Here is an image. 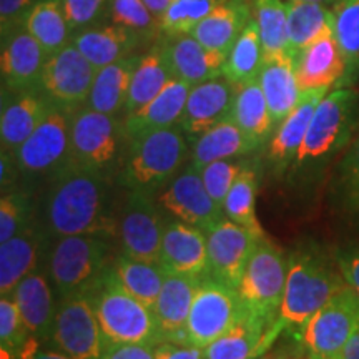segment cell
I'll use <instances>...</instances> for the list:
<instances>
[{
    "mask_svg": "<svg viewBox=\"0 0 359 359\" xmlns=\"http://www.w3.org/2000/svg\"><path fill=\"white\" fill-rule=\"evenodd\" d=\"M47 223L57 238L83 233L114 235L116 224L109 213L105 175L65 161L55 170L47 201Z\"/></svg>",
    "mask_w": 359,
    "mask_h": 359,
    "instance_id": "1",
    "label": "cell"
},
{
    "mask_svg": "<svg viewBox=\"0 0 359 359\" xmlns=\"http://www.w3.org/2000/svg\"><path fill=\"white\" fill-rule=\"evenodd\" d=\"M100 323L107 346L150 344L158 346L161 336L154 309L135 298L120 283L115 268L109 266L87 291Z\"/></svg>",
    "mask_w": 359,
    "mask_h": 359,
    "instance_id": "2",
    "label": "cell"
},
{
    "mask_svg": "<svg viewBox=\"0 0 359 359\" xmlns=\"http://www.w3.org/2000/svg\"><path fill=\"white\" fill-rule=\"evenodd\" d=\"M346 285L341 271L313 253H296L288 263V278L278 314L280 331L302 333L306 323Z\"/></svg>",
    "mask_w": 359,
    "mask_h": 359,
    "instance_id": "3",
    "label": "cell"
},
{
    "mask_svg": "<svg viewBox=\"0 0 359 359\" xmlns=\"http://www.w3.org/2000/svg\"><path fill=\"white\" fill-rule=\"evenodd\" d=\"M118 182L130 191L151 195L177 177L188 158V138L180 125L130 140Z\"/></svg>",
    "mask_w": 359,
    "mask_h": 359,
    "instance_id": "4",
    "label": "cell"
},
{
    "mask_svg": "<svg viewBox=\"0 0 359 359\" xmlns=\"http://www.w3.org/2000/svg\"><path fill=\"white\" fill-rule=\"evenodd\" d=\"M358 93L349 87L327 92L314 111L306 137L293 163L296 168H314L338 154L351 140L358 123Z\"/></svg>",
    "mask_w": 359,
    "mask_h": 359,
    "instance_id": "5",
    "label": "cell"
},
{
    "mask_svg": "<svg viewBox=\"0 0 359 359\" xmlns=\"http://www.w3.org/2000/svg\"><path fill=\"white\" fill-rule=\"evenodd\" d=\"M109 238L98 233L58 238L48 259V273L62 298L87 293L109 268Z\"/></svg>",
    "mask_w": 359,
    "mask_h": 359,
    "instance_id": "6",
    "label": "cell"
},
{
    "mask_svg": "<svg viewBox=\"0 0 359 359\" xmlns=\"http://www.w3.org/2000/svg\"><path fill=\"white\" fill-rule=\"evenodd\" d=\"M127 140L123 120L82 107L72 114L67 161L88 172L107 175L114 168Z\"/></svg>",
    "mask_w": 359,
    "mask_h": 359,
    "instance_id": "7",
    "label": "cell"
},
{
    "mask_svg": "<svg viewBox=\"0 0 359 359\" xmlns=\"http://www.w3.org/2000/svg\"><path fill=\"white\" fill-rule=\"evenodd\" d=\"M245 311L238 290L205 275L188 314L185 344L206 348L226 333Z\"/></svg>",
    "mask_w": 359,
    "mask_h": 359,
    "instance_id": "8",
    "label": "cell"
},
{
    "mask_svg": "<svg viewBox=\"0 0 359 359\" xmlns=\"http://www.w3.org/2000/svg\"><path fill=\"white\" fill-rule=\"evenodd\" d=\"M288 278V263L275 245L258 241L238 286V294L248 311L278 325V314Z\"/></svg>",
    "mask_w": 359,
    "mask_h": 359,
    "instance_id": "9",
    "label": "cell"
},
{
    "mask_svg": "<svg viewBox=\"0 0 359 359\" xmlns=\"http://www.w3.org/2000/svg\"><path fill=\"white\" fill-rule=\"evenodd\" d=\"M358 327L359 296L344 285L306 323L302 338L313 359H338Z\"/></svg>",
    "mask_w": 359,
    "mask_h": 359,
    "instance_id": "10",
    "label": "cell"
},
{
    "mask_svg": "<svg viewBox=\"0 0 359 359\" xmlns=\"http://www.w3.org/2000/svg\"><path fill=\"white\" fill-rule=\"evenodd\" d=\"M50 343L74 359H100L107 343L87 293L62 298L55 311Z\"/></svg>",
    "mask_w": 359,
    "mask_h": 359,
    "instance_id": "11",
    "label": "cell"
},
{
    "mask_svg": "<svg viewBox=\"0 0 359 359\" xmlns=\"http://www.w3.org/2000/svg\"><path fill=\"white\" fill-rule=\"evenodd\" d=\"M95 74V67L70 42L47 57L39 90L55 107L75 111L87 105Z\"/></svg>",
    "mask_w": 359,
    "mask_h": 359,
    "instance_id": "12",
    "label": "cell"
},
{
    "mask_svg": "<svg viewBox=\"0 0 359 359\" xmlns=\"http://www.w3.org/2000/svg\"><path fill=\"white\" fill-rule=\"evenodd\" d=\"M72 114L74 111L53 107L34 133L13 151L22 173L58 170L69 160Z\"/></svg>",
    "mask_w": 359,
    "mask_h": 359,
    "instance_id": "13",
    "label": "cell"
},
{
    "mask_svg": "<svg viewBox=\"0 0 359 359\" xmlns=\"http://www.w3.org/2000/svg\"><path fill=\"white\" fill-rule=\"evenodd\" d=\"M264 238V236H263ZM262 236L231 219H219L206 230L208 241V275L238 290L251 255Z\"/></svg>",
    "mask_w": 359,
    "mask_h": 359,
    "instance_id": "14",
    "label": "cell"
},
{
    "mask_svg": "<svg viewBox=\"0 0 359 359\" xmlns=\"http://www.w3.org/2000/svg\"><path fill=\"white\" fill-rule=\"evenodd\" d=\"M165 224L148 193L130 191L118 226L122 253L142 262L158 263Z\"/></svg>",
    "mask_w": 359,
    "mask_h": 359,
    "instance_id": "15",
    "label": "cell"
},
{
    "mask_svg": "<svg viewBox=\"0 0 359 359\" xmlns=\"http://www.w3.org/2000/svg\"><path fill=\"white\" fill-rule=\"evenodd\" d=\"M158 203L175 219L206 231L222 219L223 208L206 191L200 170L190 163L158 195Z\"/></svg>",
    "mask_w": 359,
    "mask_h": 359,
    "instance_id": "16",
    "label": "cell"
},
{
    "mask_svg": "<svg viewBox=\"0 0 359 359\" xmlns=\"http://www.w3.org/2000/svg\"><path fill=\"white\" fill-rule=\"evenodd\" d=\"M235 97L236 85L224 75L193 85L180 120L188 142L193 143L210 128L231 118Z\"/></svg>",
    "mask_w": 359,
    "mask_h": 359,
    "instance_id": "17",
    "label": "cell"
},
{
    "mask_svg": "<svg viewBox=\"0 0 359 359\" xmlns=\"http://www.w3.org/2000/svg\"><path fill=\"white\" fill-rule=\"evenodd\" d=\"M47 53L37 40L25 30L17 27L2 35L0 52V72L2 90L6 92H27L39 88Z\"/></svg>",
    "mask_w": 359,
    "mask_h": 359,
    "instance_id": "18",
    "label": "cell"
},
{
    "mask_svg": "<svg viewBox=\"0 0 359 359\" xmlns=\"http://www.w3.org/2000/svg\"><path fill=\"white\" fill-rule=\"evenodd\" d=\"M158 263L173 275L201 278L208 275L206 231L180 219L165 224Z\"/></svg>",
    "mask_w": 359,
    "mask_h": 359,
    "instance_id": "19",
    "label": "cell"
},
{
    "mask_svg": "<svg viewBox=\"0 0 359 359\" xmlns=\"http://www.w3.org/2000/svg\"><path fill=\"white\" fill-rule=\"evenodd\" d=\"M163 52L175 79L183 82L198 85L206 80L222 77L226 53L206 48L190 34L160 35Z\"/></svg>",
    "mask_w": 359,
    "mask_h": 359,
    "instance_id": "20",
    "label": "cell"
},
{
    "mask_svg": "<svg viewBox=\"0 0 359 359\" xmlns=\"http://www.w3.org/2000/svg\"><path fill=\"white\" fill-rule=\"evenodd\" d=\"M53 107L55 105L39 88L27 90V92L2 90V111H0L2 150L13 154L42 123Z\"/></svg>",
    "mask_w": 359,
    "mask_h": 359,
    "instance_id": "21",
    "label": "cell"
},
{
    "mask_svg": "<svg viewBox=\"0 0 359 359\" xmlns=\"http://www.w3.org/2000/svg\"><path fill=\"white\" fill-rule=\"evenodd\" d=\"M296 79L302 92L338 87L346 72V62L334 37V27L293 57Z\"/></svg>",
    "mask_w": 359,
    "mask_h": 359,
    "instance_id": "22",
    "label": "cell"
},
{
    "mask_svg": "<svg viewBox=\"0 0 359 359\" xmlns=\"http://www.w3.org/2000/svg\"><path fill=\"white\" fill-rule=\"evenodd\" d=\"M280 333L278 325L246 309L226 333L203 348L205 359H253L266 351Z\"/></svg>",
    "mask_w": 359,
    "mask_h": 359,
    "instance_id": "23",
    "label": "cell"
},
{
    "mask_svg": "<svg viewBox=\"0 0 359 359\" xmlns=\"http://www.w3.org/2000/svg\"><path fill=\"white\" fill-rule=\"evenodd\" d=\"M203 278V276H201ZM201 278L168 273L156 299L154 313L163 341L185 344L187 321Z\"/></svg>",
    "mask_w": 359,
    "mask_h": 359,
    "instance_id": "24",
    "label": "cell"
},
{
    "mask_svg": "<svg viewBox=\"0 0 359 359\" xmlns=\"http://www.w3.org/2000/svg\"><path fill=\"white\" fill-rule=\"evenodd\" d=\"M190 90V83L172 77L154 100L148 102L140 110L125 116L123 125L128 142L156 130L180 125Z\"/></svg>",
    "mask_w": 359,
    "mask_h": 359,
    "instance_id": "25",
    "label": "cell"
},
{
    "mask_svg": "<svg viewBox=\"0 0 359 359\" xmlns=\"http://www.w3.org/2000/svg\"><path fill=\"white\" fill-rule=\"evenodd\" d=\"M72 43L82 52V55L95 69L115 64L133 55V52L143 43L133 32L115 24H102L77 30L72 35Z\"/></svg>",
    "mask_w": 359,
    "mask_h": 359,
    "instance_id": "26",
    "label": "cell"
},
{
    "mask_svg": "<svg viewBox=\"0 0 359 359\" xmlns=\"http://www.w3.org/2000/svg\"><path fill=\"white\" fill-rule=\"evenodd\" d=\"M253 19V0H226L198 22L193 35L206 48L226 53Z\"/></svg>",
    "mask_w": 359,
    "mask_h": 359,
    "instance_id": "27",
    "label": "cell"
},
{
    "mask_svg": "<svg viewBox=\"0 0 359 359\" xmlns=\"http://www.w3.org/2000/svg\"><path fill=\"white\" fill-rule=\"evenodd\" d=\"M327 92H330L327 88H314L303 92L294 109L278 125L268 148L269 158L275 163L283 165V167L293 163L296 154L306 137L314 111L323 98L327 95Z\"/></svg>",
    "mask_w": 359,
    "mask_h": 359,
    "instance_id": "28",
    "label": "cell"
},
{
    "mask_svg": "<svg viewBox=\"0 0 359 359\" xmlns=\"http://www.w3.org/2000/svg\"><path fill=\"white\" fill-rule=\"evenodd\" d=\"M11 298L15 302L29 333L37 339H50L55 311L50 283L42 273L32 271L12 291Z\"/></svg>",
    "mask_w": 359,
    "mask_h": 359,
    "instance_id": "29",
    "label": "cell"
},
{
    "mask_svg": "<svg viewBox=\"0 0 359 359\" xmlns=\"http://www.w3.org/2000/svg\"><path fill=\"white\" fill-rule=\"evenodd\" d=\"M258 79L266 97L273 122L278 127L294 109L303 93L296 79L293 57L288 53L264 57Z\"/></svg>",
    "mask_w": 359,
    "mask_h": 359,
    "instance_id": "30",
    "label": "cell"
},
{
    "mask_svg": "<svg viewBox=\"0 0 359 359\" xmlns=\"http://www.w3.org/2000/svg\"><path fill=\"white\" fill-rule=\"evenodd\" d=\"M259 145L246 137L235 120L228 118L210 128L191 143L190 163L201 170L208 163L218 160H235L240 156L253 154Z\"/></svg>",
    "mask_w": 359,
    "mask_h": 359,
    "instance_id": "31",
    "label": "cell"
},
{
    "mask_svg": "<svg viewBox=\"0 0 359 359\" xmlns=\"http://www.w3.org/2000/svg\"><path fill=\"white\" fill-rule=\"evenodd\" d=\"M138 62L140 55H130L115 64L98 69L85 107L115 116L125 111L130 83Z\"/></svg>",
    "mask_w": 359,
    "mask_h": 359,
    "instance_id": "32",
    "label": "cell"
},
{
    "mask_svg": "<svg viewBox=\"0 0 359 359\" xmlns=\"http://www.w3.org/2000/svg\"><path fill=\"white\" fill-rule=\"evenodd\" d=\"M42 235L30 224L6 243H0V294L11 296L27 275L35 271Z\"/></svg>",
    "mask_w": 359,
    "mask_h": 359,
    "instance_id": "33",
    "label": "cell"
},
{
    "mask_svg": "<svg viewBox=\"0 0 359 359\" xmlns=\"http://www.w3.org/2000/svg\"><path fill=\"white\" fill-rule=\"evenodd\" d=\"M172 70L163 52V45L160 39L151 43V47L140 55L137 69L133 72L132 83H130L127 105H125V116L140 110L148 102L154 100L172 80Z\"/></svg>",
    "mask_w": 359,
    "mask_h": 359,
    "instance_id": "34",
    "label": "cell"
},
{
    "mask_svg": "<svg viewBox=\"0 0 359 359\" xmlns=\"http://www.w3.org/2000/svg\"><path fill=\"white\" fill-rule=\"evenodd\" d=\"M231 118L259 147L268 140L275 128L266 97L259 79L236 85V97L233 103Z\"/></svg>",
    "mask_w": 359,
    "mask_h": 359,
    "instance_id": "35",
    "label": "cell"
},
{
    "mask_svg": "<svg viewBox=\"0 0 359 359\" xmlns=\"http://www.w3.org/2000/svg\"><path fill=\"white\" fill-rule=\"evenodd\" d=\"M333 27V7L306 0H288V53L291 57Z\"/></svg>",
    "mask_w": 359,
    "mask_h": 359,
    "instance_id": "36",
    "label": "cell"
},
{
    "mask_svg": "<svg viewBox=\"0 0 359 359\" xmlns=\"http://www.w3.org/2000/svg\"><path fill=\"white\" fill-rule=\"evenodd\" d=\"M24 27L42 45L47 55L69 45L74 35L60 0H37L32 11L27 13Z\"/></svg>",
    "mask_w": 359,
    "mask_h": 359,
    "instance_id": "37",
    "label": "cell"
},
{
    "mask_svg": "<svg viewBox=\"0 0 359 359\" xmlns=\"http://www.w3.org/2000/svg\"><path fill=\"white\" fill-rule=\"evenodd\" d=\"M114 268L125 288L135 298H138L142 303L154 309L165 278L168 275L167 269L160 263L142 262V259L130 258L123 253L115 259Z\"/></svg>",
    "mask_w": 359,
    "mask_h": 359,
    "instance_id": "38",
    "label": "cell"
},
{
    "mask_svg": "<svg viewBox=\"0 0 359 359\" xmlns=\"http://www.w3.org/2000/svg\"><path fill=\"white\" fill-rule=\"evenodd\" d=\"M333 13L334 37L346 62L338 87H349L359 80V0H339L333 6Z\"/></svg>",
    "mask_w": 359,
    "mask_h": 359,
    "instance_id": "39",
    "label": "cell"
},
{
    "mask_svg": "<svg viewBox=\"0 0 359 359\" xmlns=\"http://www.w3.org/2000/svg\"><path fill=\"white\" fill-rule=\"evenodd\" d=\"M264 62V52L262 39L255 17L246 25L240 37L228 52L226 64H224L223 75L235 85L250 82L259 77Z\"/></svg>",
    "mask_w": 359,
    "mask_h": 359,
    "instance_id": "40",
    "label": "cell"
},
{
    "mask_svg": "<svg viewBox=\"0 0 359 359\" xmlns=\"http://www.w3.org/2000/svg\"><path fill=\"white\" fill-rule=\"evenodd\" d=\"M253 17L262 39L264 57L288 53V2L253 0Z\"/></svg>",
    "mask_w": 359,
    "mask_h": 359,
    "instance_id": "41",
    "label": "cell"
},
{
    "mask_svg": "<svg viewBox=\"0 0 359 359\" xmlns=\"http://www.w3.org/2000/svg\"><path fill=\"white\" fill-rule=\"evenodd\" d=\"M257 175L253 168L243 167L233 187L228 191L223 205V213L228 219L248 228L263 238V228L257 218Z\"/></svg>",
    "mask_w": 359,
    "mask_h": 359,
    "instance_id": "42",
    "label": "cell"
},
{
    "mask_svg": "<svg viewBox=\"0 0 359 359\" xmlns=\"http://www.w3.org/2000/svg\"><path fill=\"white\" fill-rule=\"evenodd\" d=\"M107 20L123 27L142 42H156L161 35L160 19L148 8L145 0H110Z\"/></svg>",
    "mask_w": 359,
    "mask_h": 359,
    "instance_id": "43",
    "label": "cell"
},
{
    "mask_svg": "<svg viewBox=\"0 0 359 359\" xmlns=\"http://www.w3.org/2000/svg\"><path fill=\"white\" fill-rule=\"evenodd\" d=\"M224 2L226 0H175L160 19L161 34H190L193 27Z\"/></svg>",
    "mask_w": 359,
    "mask_h": 359,
    "instance_id": "44",
    "label": "cell"
},
{
    "mask_svg": "<svg viewBox=\"0 0 359 359\" xmlns=\"http://www.w3.org/2000/svg\"><path fill=\"white\" fill-rule=\"evenodd\" d=\"M32 224V205L24 193H4L0 200V243H6Z\"/></svg>",
    "mask_w": 359,
    "mask_h": 359,
    "instance_id": "45",
    "label": "cell"
},
{
    "mask_svg": "<svg viewBox=\"0 0 359 359\" xmlns=\"http://www.w3.org/2000/svg\"><path fill=\"white\" fill-rule=\"evenodd\" d=\"M32 338L27 330L22 314L11 296L0 298V348L17 354L22 346Z\"/></svg>",
    "mask_w": 359,
    "mask_h": 359,
    "instance_id": "46",
    "label": "cell"
},
{
    "mask_svg": "<svg viewBox=\"0 0 359 359\" xmlns=\"http://www.w3.org/2000/svg\"><path fill=\"white\" fill-rule=\"evenodd\" d=\"M243 167V163H236L235 160H218L200 170L206 191L210 193V196L219 208H223L228 191Z\"/></svg>",
    "mask_w": 359,
    "mask_h": 359,
    "instance_id": "47",
    "label": "cell"
},
{
    "mask_svg": "<svg viewBox=\"0 0 359 359\" xmlns=\"http://www.w3.org/2000/svg\"><path fill=\"white\" fill-rule=\"evenodd\" d=\"M72 34L107 20L110 0H60Z\"/></svg>",
    "mask_w": 359,
    "mask_h": 359,
    "instance_id": "48",
    "label": "cell"
},
{
    "mask_svg": "<svg viewBox=\"0 0 359 359\" xmlns=\"http://www.w3.org/2000/svg\"><path fill=\"white\" fill-rule=\"evenodd\" d=\"M341 178L349 203L359 212V135L354 138L341 161Z\"/></svg>",
    "mask_w": 359,
    "mask_h": 359,
    "instance_id": "49",
    "label": "cell"
},
{
    "mask_svg": "<svg viewBox=\"0 0 359 359\" xmlns=\"http://www.w3.org/2000/svg\"><path fill=\"white\" fill-rule=\"evenodd\" d=\"M37 0H0V27L6 35L17 27L24 25L27 13L32 11Z\"/></svg>",
    "mask_w": 359,
    "mask_h": 359,
    "instance_id": "50",
    "label": "cell"
},
{
    "mask_svg": "<svg viewBox=\"0 0 359 359\" xmlns=\"http://www.w3.org/2000/svg\"><path fill=\"white\" fill-rule=\"evenodd\" d=\"M100 359H155V346L150 344H110Z\"/></svg>",
    "mask_w": 359,
    "mask_h": 359,
    "instance_id": "51",
    "label": "cell"
},
{
    "mask_svg": "<svg viewBox=\"0 0 359 359\" xmlns=\"http://www.w3.org/2000/svg\"><path fill=\"white\" fill-rule=\"evenodd\" d=\"M155 359H205L203 348L163 341L155 346Z\"/></svg>",
    "mask_w": 359,
    "mask_h": 359,
    "instance_id": "52",
    "label": "cell"
},
{
    "mask_svg": "<svg viewBox=\"0 0 359 359\" xmlns=\"http://www.w3.org/2000/svg\"><path fill=\"white\" fill-rule=\"evenodd\" d=\"M338 264L341 275H343L346 285L351 286L359 296V250H353L341 255Z\"/></svg>",
    "mask_w": 359,
    "mask_h": 359,
    "instance_id": "53",
    "label": "cell"
},
{
    "mask_svg": "<svg viewBox=\"0 0 359 359\" xmlns=\"http://www.w3.org/2000/svg\"><path fill=\"white\" fill-rule=\"evenodd\" d=\"M19 172V165H17L12 151L2 150V155H0V183H2L4 190L12 185Z\"/></svg>",
    "mask_w": 359,
    "mask_h": 359,
    "instance_id": "54",
    "label": "cell"
},
{
    "mask_svg": "<svg viewBox=\"0 0 359 359\" xmlns=\"http://www.w3.org/2000/svg\"><path fill=\"white\" fill-rule=\"evenodd\" d=\"M338 359H359V327L354 331L351 339L348 341L346 348L343 349Z\"/></svg>",
    "mask_w": 359,
    "mask_h": 359,
    "instance_id": "55",
    "label": "cell"
},
{
    "mask_svg": "<svg viewBox=\"0 0 359 359\" xmlns=\"http://www.w3.org/2000/svg\"><path fill=\"white\" fill-rule=\"evenodd\" d=\"M173 2L175 0H145L148 8H150V11L154 12L158 19H161V15L168 11V7L172 6Z\"/></svg>",
    "mask_w": 359,
    "mask_h": 359,
    "instance_id": "56",
    "label": "cell"
},
{
    "mask_svg": "<svg viewBox=\"0 0 359 359\" xmlns=\"http://www.w3.org/2000/svg\"><path fill=\"white\" fill-rule=\"evenodd\" d=\"M30 359H74L58 351H37Z\"/></svg>",
    "mask_w": 359,
    "mask_h": 359,
    "instance_id": "57",
    "label": "cell"
},
{
    "mask_svg": "<svg viewBox=\"0 0 359 359\" xmlns=\"http://www.w3.org/2000/svg\"><path fill=\"white\" fill-rule=\"evenodd\" d=\"M306 2H318V4H325L327 7H333L339 2V0H306Z\"/></svg>",
    "mask_w": 359,
    "mask_h": 359,
    "instance_id": "58",
    "label": "cell"
},
{
    "mask_svg": "<svg viewBox=\"0 0 359 359\" xmlns=\"http://www.w3.org/2000/svg\"><path fill=\"white\" fill-rule=\"evenodd\" d=\"M358 123H359V115H358Z\"/></svg>",
    "mask_w": 359,
    "mask_h": 359,
    "instance_id": "59",
    "label": "cell"
}]
</instances>
